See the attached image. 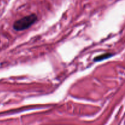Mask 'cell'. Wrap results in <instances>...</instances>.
Instances as JSON below:
<instances>
[{
	"mask_svg": "<svg viewBox=\"0 0 125 125\" xmlns=\"http://www.w3.org/2000/svg\"><path fill=\"white\" fill-rule=\"evenodd\" d=\"M113 54L111 53H106V54H103L100 55V56H97V57H95L94 59V62H100V61H102L103 60L107 59L110 58V57H112L114 56Z\"/></svg>",
	"mask_w": 125,
	"mask_h": 125,
	"instance_id": "7a4b0ae2",
	"label": "cell"
},
{
	"mask_svg": "<svg viewBox=\"0 0 125 125\" xmlns=\"http://www.w3.org/2000/svg\"><path fill=\"white\" fill-rule=\"evenodd\" d=\"M37 16L35 13L25 16L15 21L13 23V28L17 31L25 30L33 25L37 21Z\"/></svg>",
	"mask_w": 125,
	"mask_h": 125,
	"instance_id": "6da1fadb",
	"label": "cell"
}]
</instances>
